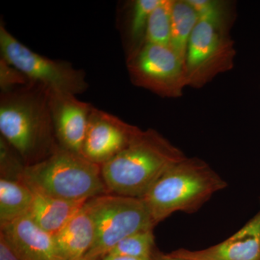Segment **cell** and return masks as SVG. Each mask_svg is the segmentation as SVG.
<instances>
[{"label": "cell", "instance_id": "obj_1", "mask_svg": "<svg viewBox=\"0 0 260 260\" xmlns=\"http://www.w3.org/2000/svg\"><path fill=\"white\" fill-rule=\"evenodd\" d=\"M0 133L27 166L55 153L60 147L51 119L49 90L31 83L1 93Z\"/></svg>", "mask_w": 260, "mask_h": 260}, {"label": "cell", "instance_id": "obj_2", "mask_svg": "<svg viewBox=\"0 0 260 260\" xmlns=\"http://www.w3.org/2000/svg\"><path fill=\"white\" fill-rule=\"evenodd\" d=\"M185 154L153 129H140L120 153L102 166L108 190L112 194L143 198Z\"/></svg>", "mask_w": 260, "mask_h": 260}, {"label": "cell", "instance_id": "obj_3", "mask_svg": "<svg viewBox=\"0 0 260 260\" xmlns=\"http://www.w3.org/2000/svg\"><path fill=\"white\" fill-rule=\"evenodd\" d=\"M227 186L208 162L186 157L170 168L142 199L156 225L177 212L196 213Z\"/></svg>", "mask_w": 260, "mask_h": 260}, {"label": "cell", "instance_id": "obj_4", "mask_svg": "<svg viewBox=\"0 0 260 260\" xmlns=\"http://www.w3.org/2000/svg\"><path fill=\"white\" fill-rule=\"evenodd\" d=\"M22 181L44 194L74 201L110 193L102 166L61 148L42 161L27 166Z\"/></svg>", "mask_w": 260, "mask_h": 260}, {"label": "cell", "instance_id": "obj_5", "mask_svg": "<svg viewBox=\"0 0 260 260\" xmlns=\"http://www.w3.org/2000/svg\"><path fill=\"white\" fill-rule=\"evenodd\" d=\"M95 225V239L85 257L101 260L124 238L155 226L142 198L109 193L86 202Z\"/></svg>", "mask_w": 260, "mask_h": 260}, {"label": "cell", "instance_id": "obj_6", "mask_svg": "<svg viewBox=\"0 0 260 260\" xmlns=\"http://www.w3.org/2000/svg\"><path fill=\"white\" fill-rule=\"evenodd\" d=\"M232 25L199 18L186 51L187 87L203 88L234 68L237 50L230 35Z\"/></svg>", "mask_w": 260, "mask_h": 260}, {"label": "cell", "instance_id": "obj_7", "mask_svg": "<svg viewBox=\"0 0 260 260\" xmlns=\"http://www.w3.org/2000/svg\"><path fill=\"white\" fill-rule=\"evenodd\" d=\"M2 58L20 70L32 83L49 91L78 95L88 88L85 73L68 61L53 60L32 51L0 25Z\"/></svg>", "mask_w": 260, "mask_h": 260}, {"label": "cell", "instance_id": "obj_8", "mask_svg": "<svg viewBox=\"0 0 260 260\" xmlns=\"http://www.w3.org/2000/svg\"><path fill=\"white\" fill-rule=\"evenodd\" d=\"M132 83L158 96L179 99L187 87L185 62L170 46L145 43L128 55Z\"/></svg>", "mask_w": 260, "mask_h": 260}, {"label": "cell", "instance_id": "obj_9", "mask_svg": "<svg viewBox=\"0 0 260 260\" xmlns=\"http://www.w3.org/2000/svg\"><path fill=\"white\" fill-rule=\"evenodd\" d=\"M140 130L138 126L93 107L82 155L94 164L104 165L124 150Z\"/></svg>", "mask_w": 260, "mask_h": 260}, {"label": "cell", "instance_id": "obj_10", "mask_svg": "<svg viewBox=\"0 0 260 260\" xmlns=\"http://www.w3.org/2000/svg\"><path fill=\"white\" fill-rule=\"evenodd\" d=\"M49 107L56 140L61 148L82 155L93 106L70 93L49 91Z\"/></svg>", "mask_w": 260, "mask_h": 260}, {"label": "cell", "instance_id": "obj_11", "mask_svg": "<svg viewBox=\"0 0 260 260\" xmlns=\"http://www.w3.org/2000/svg\"><path fill=\"white\" fill-rule=\"evenodd\" d=\"M0 237L21 260H64L54 237L34 223L28 215L0 226Z\"/></svg>", "mask_w": 260, "mask_h": 260}, {"label": "cell", "instance_id": "obj_12", "mask_svg": "<svg viewBox=\"0 0 260 260\" xmlns=\"http://www.w3.org/2000/svg\"><path fill=\"white\" fill-rule=\"evenodd\" d=\"M172 254L188 260H260V211L226 240L203 250L185 249Z\"/></svg>", "mask_w": 260, "mask_h": 260}, {"label": "cell", "instance_id": "obj_13", "mask_svg": "<svg viewBox=\"0 0 260 260\" xmlns=\"http://www.w3.org/2000/svg\"><path fill=\"white\" fill-rule=\"evenodd\" d=\"M31 190L34 198L29 217L41 229L52 236L57 234L88 201L61 199L37 189Z\"/></svg>", "mask_w": 260, "mask_h": 260}, {"label": "cell", "instance_id": "obj_14", "mask_svg": "<svg viewBox=\"0 0 260 260\" xmlns=\"http://www.w3.org/2000/svg\"><path fill=\"white\" fill-rule=\"evenodd\" d=\"M95 235L93 218L85 203L82 209L53 237L63 259L78 260L90 250Z\"/></svg>", "mask_w": 260, "mask_h": 260}, {"label": "cell", "instance_id": "obj_15", "mask_svg": "<svg viewBox=\"0 0 260 260\" xmlns=\"http://www.w3.org/2000/svg\"><path fill=\"white\" fill-rule=\"evenodd\" d=\"M34 194L23 181L0 179V226L28 215Z\"/></svg>", "mask_w": 260, "mask_h": 260}, {"label": "cell", "instance_id": "obj_16", "mask_svg": "<svg viewBox=\"0 0 260 260\" xmlns=\"http://www.w3.org/2000/svg\"><path fill=\"white\" fill-rule=\"evenodd\" d=\"M198 20V13L188 0H174L170 47L184 62L189 39Z\"/></svg>", "mask_w": 260, "mask_h": 260}, {"label": "cell", "instance_id": "obj_17", "mask_svg": "<svg viewBox=\"0 0 260 260\" xmlns=\"http://www.w3.org/2000/svg\"><path fill=\"white\" fill-rule=\"evenodd\" d=\"M160 2L161 0H136L133 2L128 26L130 45L128 55L138 50L145 44L149 18Z\"/></svg>", "mask_w": 260, "mask_h": 260}, {"label": "cell", "instance_id": "obj_18", "mask_svg": "<svg viewBox=\"0 0 260 260\" xmlns=\"http://www.w3.org/2000/svg\"><path fill=\"white\" fill-rule=\"evenodd\" d=\"M174 0H161L149 18L145 43L170 46Z\"/></svg>", "mask_w": 260, "mask_h": 260}, {"label": "cell", "instance_id": "obj_19", "mask_svg": "<svg viewBox=\"0 0 260 260\" xmlns=\"http://www.w3.org/2000/svg\"><path fill=\"white\" fill-rule=\"evenodd\" d=\"M155 246L153 229L128 236L118 243L109 254L151 259Z\"/></svg>", "mask_w": 260, "mask_h": 260}, {"label": "cell", "instance_id": "obj_20", "mask_svg": "<svg viewBox=\"0 0 260 260\" xmlns=\"http://www.w3.org/2000/svg\"><path fill=\"white\" fill-rule=\"evenodd\" d=\"M27 165L20 154L0 136V177L11 181H23Z\"/></svg>", "mask_w": 260, "mask_h": 260}, {"label": "cell", "instance_id": "obj_21", "mask_svg": "<svg viewBox=\"0 0 260 260\" xmlns=\"http://www.w3.org/2000/svg\"><path fill=\"white\" fill-rule=\"evenodd\" d=\"M200 19L232 23L234 13L229 2L219 0H188Z\"/></svg>", "mask_w": 260, "mask_h": 260}, {"label": "cell", "instance_id": "obj_22", "mask_svg": "<svg viewBox=\"0 0 260 260\" xmlns=\"http://www.w3.org/2000/svg\"><path fill=\"white\" fill-rule=\"evenodd\" d=\"M20 70L1 57L0 59V89L1 93L31 84Z\"/></svg>", "mask_w": 260, "mask_h": 260}, {"label": "cell", "instance_id": "obj_23", "mask_svg": "<svg viewBox=\"0 0 260 260\" xmlns=\"http://www.w3.org/2000/svg\"><path fill=\"white\" fill-rule=\"evenodd\" d=\"M0 260H21L10 249L3 237H0Z\"/></svg>", "mask_w": 260, "mask_h": 260}, {"label": "cell", "instance_id": "obj_24", "mask_svg": "<svg viewBox=\"0 0 260 260\" xmlns=\"http://www.w3.org/2000/svg\"><path fill=\"white\" fill-rule=\"evenodd\" d=\"M151 260H188L184 258L179 257V256H174L172 253L165 254V253L160 252V251L154 250L152 254Z\"/></svg>", "mask_w": 260, "mask_h": 260}, {"label": "cell", "instance_id": "obj_25", "mask_svg": "<svg viewBox=\"0 0 260 260\" xmlns=\"http://www.w3.org/2000/svg\"><path fill=\"white\" fill-rule=\"evenodd\" d=\"M101 260H151V259H144V258L133 257V256L115 255V254H107Z\"/></svg>", "mask_w": 260, "mask_h": 260}, {"label": "cell", "instance_id": "obj_26", "mask_svg": "<svg viewBox=\"0 0 260 260\" xmlns=\"http://www.w3.org/2000/svg\"><path fill=\"white\" fill-rule=\"evenodd\" d=\"M78 260H98V259H90V258L85 257V256H84V257L81 258V259H80Z\"/></svg>", "mask_w": 260, "mask_h": 260}]
</instances>
